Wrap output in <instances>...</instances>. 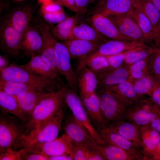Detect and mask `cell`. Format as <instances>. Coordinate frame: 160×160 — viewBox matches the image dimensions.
I'll list each match as a JSON object with an SVG mask.
<instances>
[{"label":"cell","mask_w":160,"mask_h":160,"mask_svg":"<svg viewBox=\"0 0 160 160\" xmlns=\"http://www.w3.org/2000/svg\"><path fill=\"white\" fill-rule=\"evenodd\" d=\"M66 85L60 90L50 92L36 106L30 120L26 124V129L21 143L30 141L39 132L42 127L54 117L66 104L64 95Z\"/></svg>","instance_id":"cell-1"},{"label":"cell","mask_w":160,"mask_h":160,"mask_svg":"<svg viewBox=\"0 0 160 160\" xmlns=\"http://www.w3.org/2000/svg\"><path fill=\"white\" fill-rule=\"evenodd\" d=\"M0 78L26 84L42 89L48 92L58 91L65 85L61 79L44 78L31 73L20 65L12 64L0 71Z\"/></svg>","instance_id":"cell-2"},{"label":"cell","mask_w":160,"mask_h":160,"mask_svg":"<svg viewBox=\"0 0 160 160\" xmlns=\"http://www.w3.org/2000/svg\"><path fill=\"white\" fill-rule=\"evenodd\" d=\"M27 122L9 113L0 114V154L15 149L24 135Z\"/></svg>","instance_id":"cell-3"},{"label":"cell","mask_w":160,"mask_h":160,"mask_svg":"<svg viewBox=\"0 0 160 160\" xmlns=\"http://www.w3.org/2000/svg\"><path fill=\"white\" fill-rule=\"evenodd\" d=\"M96 93L100 99L101 113L106 127L124 119L127 110L131 106L104 88L97 89Z\"/></svg>","instance_id":"cell-4"},{"label":"cell","mask_w":160,"mask_h":160,"mask_svg":"<svg viewBox=\"0 0 160 160\" xmlns=\"http://www.w3.org/2000/svg\"><path fill=\"white\" fill-rule=\"evenodd\" d=\"M68 87L66 88L64 93L65 104L76 119L84 127L96 143L100 145H105L89 119L80 97L77 93Z\"/></svg>","instance_id":"cell-5"},{"label":"cell","mask_w":160,"mask_h":160,"mask_svg":"<svg viewBox=\"0 0 160 160\" xmlns=\"http://www.w3.org/2000/svg\"><path fill=\"white\" fill-rule=\"evenodd\" d=\"M160 117V109L145 96L127 109L124 119L139 128Z\"/></svg>","instance_id":"cell-6"},{"label":"cell","mask_w":160,"mask_h":160,"mask_svg":"<svg viewBox=\"0 0 160 160\" xmlns=\"http://www.w3.org/2000/svg\"><path fill=\"white\" fill-rule=\"evenodd\" d=\"M72 147V140L65 133L59 138L47 142L22 143L19 145V148L41 153L49 157L63 155H70Z\"/></svg>","instance_id":"cell-7"},{"label":"cell","mask_w":160,"mask_h":160,"mask_svg":"<svg viewBox=\"0 0 160 160\" xmlns=\"http://www.w3.org/2000/svg\"><path fill=\"white\" fill-rule=\"evenodd\" d=\"M147 45H148L146 44L134 41L109 39L102 43L90 55L79 59L78 67L81 68L85 66L87 63L98 56H110Z\"/></svg>","instance_id":"cell-8"},{"label":"cell","mask_w":160,"mask_h":160,"mask_svg":"<svg viewBox=\"0 0 160 160\" xmlns=\"http://www.w3.org/2000/svg\"><path fill=\"white\" fill-rule=\"evenodd\" d=\"M0 48L5 55L17 57L21 50L23 36L6 19L1 23L0 29Z\"/></svg>","instance_id":"cell-9"},{"label":"cell","mask_w":160,"mask_h":160,"mask_svg":"<svg viewBox=\"0 0 160 160\" xmlns=\"http://www.w3.org/2000/svg\"><path fill=\"white\" fill-rule=\"evenodd\" d=\"M55 49L57 56V68L59 72L65 78L69 87L77 93L79 88L77 76L71 65V58L67 48L63 43L57 41Z\"/></svg>","instance_id":"cell-10"},{"label":"cell","mask_w":160,"mask_h":160,"mask_svg":"<svg viewBox=\"0 0 160 160\" xmlns=\"http://www.w3.org/2000/svg\"><path fill=\"white\" fill-rule=\"evenodd\" d=\"M108 17L122 34L133 41L148 44L137 23L130 13Z\"/></svg>","instance_id":"cell-11"},{"label":"cell","mask_w":160,"mask_h":160,"mask_svg":"<svg viewBox=\"0 0 160 160\" xmlns=\"http://www.w3.org/2000/svg\"><path fill=\"white\" fill-rule=\"evenodd\" d=\"M62 127L65 133L73 142L84 146L97 144L84 127L75 118L72 113L64 114Z\"/></svg>","instance_id":"cell-12"},{"label":"cell","mask_w":160,"mask_h":160,"mask_svg":"<svg viewBox=\"0 0 160 160\" xmlns=\"http://www.w3.org/2000/svg\"><path fill=\"white\" fill-rule=\"evenodd\" d=\"M36 26L43 40V44L39 54L50 66L59 72L57 68V56L55 49L57 40L51 34L47 25L40 22L38 23Z\"/></svg>","instance_id":"cell-13"},{"label":"cell","mask_w":160,"mask_h":160,"mask_svg":"<svg viewBox=\"0 0 160 160\" xmlns=\"http://www.w3.org/2000/svg\"><path fill=\"white\" fill-rule=\"evenodd\" d=\"M32 4L24 3L15 7L5 19L17 31L24 36L34 12Z\"/></svg>","instance_id":"cell-14"},{"label":"cell","mask_w":160,"mask_h":160,"mask_svg":"<svg viewBox=\"0 0 160 160\" xmlns=\"http://www.w3.org/2000/svg\"><path fill=\"white\" fill-rule=\"evenodd\" d=\"M64 114V108L48 121L33 138L28 142L21 143H21L47 142L57 138L62 127Z\"/></svg>","instance_id":"cell-15"},{"label":"cell","mask_w":160,"mask_h":160,"mask_svg":"<svg viewBox=\"0 0 160 160\" xmlns=\"http://www.w3.org/2000/svg\"><path fill=\"white\" fill-rule=\"evenodd\" d=\"M90 22L91 26L98 33L113 40L133 41L121 33L116 26L107 16L100 14H94Z\"/></svg>","instance_id":"cell-16"},{"label":"cell","mask_w":160,"mask_h":160,"mask_svg":"<svg viewBox=\"0 0 160 160\" xmlns=\"http://www.w3.org/2000/svg\"><path fill=\"white\" fill-rule=\"evenodd\" d=\"M132 7L131 0H102L97 3L92 13L107 17L129 14Z\"/></svg>","instance_id":"cell-17"},{"label":"cell","mask_w":160,"mask_h":160,"mask_svg":"<svg viewBox=\"0 0 160 160\" xmlns=\"http://www.w3.org/2000/svg\"><path fill=\"white\" fill-rule=\"evenodd\" d=\"M96 76L98 81L97 89L119 84L128 80L129 65L124 63L116 68H110Z\"/></svg>","instance_id":"cell-18"},{"label":"cell","mask_w":160,"mask_h":160,"mask_svg":"<svg viewBox=\"0 0 160 160\" xmlns=\"http://www.w3.org/2000/svg\"><path fill=\"white\" fill-rule=\"evenodd\" d=\"M77 81L80 98L87 99L96 93L98 81L95 74L86 66L78 69Z\"/></svg>","instance_id":"cell-19"},{"label":"cell","mask_w":160,"mask_h":160,"mask_svg":"<svg viewBox=\"0 0 160 160\" xmlns=\"http://www.w3.org/2000/svg\"><path fill=\"white\" fill-rule=\"evenodd\" d=\"M104 42L75 39L64 41L63 43L67 48L71 59H80L93 53Z\"/></svg>","instance_id":"cell-20"},{"label":"cell","mask_w":160,"mask_h":160,"mask_svg":"<svg viewBox=\"0 0 160 160\" xmlns=\"http://www.w3.org/2000/svg\"><path fill=\"white\" fill-rule=\"evenodd\" d=\"M97 148L105 160H139L145 159L143 151H130L115 146L106 144H97Z\"/></svg>","instance_id":"cell-21"},{"label":"cell","mask_w":160,"mask_h":160,"mask_svg":"<svg viewBox=\"0 0 160 160\" xmlns=\"http://www.w3.org/2000/svg\"><path fill=\"white\" fill-rule=\"evenodd\" d=\"M96 130L105 144L115 146L130 151H143V148L138 144L109 130L106 127L97 129Z\"/></svg>","instance_id":"cell-22"},{"label":"cell","mask_w":160,"mask_h":160,"mask_svg":"<svg viewBox=\"0 0 160 160\" xmlns=\"http://www.w3.org/2000/svg\"><path fill=\"white\" fill-rule=\"evenodd\" d=\"M50 93L44 90L29 91L13 96L24 114L30 119L38 104Z\"/></svg>","instance_id":"cell-23"},{"label":"cell","mask_w":160,"mask_h":160,"mask_svg":"<svg viewBox=\"0 0 160 160\" xmlns=\"http://www.w3.org/2000/svg\"><path fill=\"white\" fill-rule=\"evenodd\" d=\"M20 66L29 71L41 77L49 79H57L61 74L50 66L39 54L33 55L27 63Z\"/></svg>","instance_id":"cell-24"},{"label":"cell","mask_w":160,"mask_h":160,"mask_svg":"<svg viewBox=\"0 0 160 160\" xmlns=\"http://www.w3.org/2000/svg\"><path fill=\"white\" fill-rule=\"evenodd\" d=\"M130 14L137 23L147 41L148 44L154 47L159 43L158 36L151 21L139 9L133 5Z\"/></svg>","instance_id":"cell-25"},{"label":"cell","mask_w":160,"mask_h":160,"mask_svg":"<svg viewBox=\"0 0 160 160\" xmlns=\"http://www.w3.org/2000/svg\"><path fill=\"white\" fill-rule=\"evenodd\" d=\"M43 43L42 37L38 28L36 30L29 26L23 37L21 50L25 55L31 57L39 54Z\"/></svg>","instance_id":"cell-26"},{"label":"cell","mask_w":160,"mask_h":160,"mask_svg":"<svg viewBox=\"0 0 160 160\" xmlns=\"http://www.w3.org/2000/svg\"><path fill=\"white\" fill-rule=\"evenodd\" d=\"M106 127L109 130L136 143L143 149L140 138L139 127L131 122L123 119L109 124Z\"/></svg>","instance_id":"cell-27"},{"label":"cell","mask_w":160,"mask_h":160,"mask_svg":"<svg viewBox=\"0 0 160 160\" xmlns=\"http://www.w3.org/2000/svg\"><path fill=\"white\" fill-rule=\"evenodd\" d=\"M81 100L89 119L96 129L106 127L101 113L100 99L96 93L87 99Z\"/></svg>","instance_id":"cell-28"},{"label":"cell","mask_w":160,"mask_h":160,"mask_svg":"<svg viewBox=\"0 0 160 160\" xmlns=\"http://www.w3.org/2000/svg\"><path fill=\"white\" fill-rule=\"evenodd\" d=\"M102 88L114 93L130 106L145 97L138 95L135 90L133 83L128 80L119 84Z\"/></svg>","instance_id":"cell-29"},{"label":"cell","mask_w":160,"mask_h":160,"mask_svg":"<svg viewBox=\"0 0 160 160\" xmlns=\"http://www.w3.org/2000/svg\"><path fill=\"white\" fill-rule=\"evenodd\" d=\"M0 108L1 112L12 114L25 121L30 120L21 110L15 97L1 89Z\"/></svg>","instance_id":"cell-30"},{"label":"cell","mask_w":160,"mask_h":160,"mask_svg":"<svg viewBox=\"0 0 160 160\" xmlns=\"http://www.w3.org/2000/svg\"><path fill=\"white\" fill-rule=\"evenodd\" d=\"M80 14L78 13L68 16L64 20L57 24L53 29L55 38L63 41L69 40L73 28L79 21Z\"/></svg>","instance_id":"cell-31"},{"label":"cell","mask_w":160,"mask_h":160,"mask_svg":"<svg viewBox=\"0 0 160 160\" xmlns=\"http://www.w3.org/2000/svg\"><path fill=\"white\" fill-rule=\"evenodd\" d=\"M108 39L98 33L92 26L82 23L76 25L73 28L70 40L105 41L109 40Z\"/></svg>","instance_id":"cell-32"},{"label":"cell","mask_w":160,"mask_h":160,"mask_svg":"<svg viewBox=\"0 0 160 160\" xmlns=\"http://www.w3.org/2000/svg\"><path fill=\"white\" fill-rule=\"evenodd\" d=\"M133 5L140 9L148 17L157 33L160 28V12L151 1L131 0Z\"/></svg>","instance_id":"cell-33"},{"label":"cell","mask_w":160,"mask_h":160,"mask_svg":"<svg viewBox=\"0 0 160 160\" xmlns=\"http://www.w3.org/2000/svg\"><path fill=\"white\" fill-rule=\"evenodd\" d=\"M40 11L44 19L51 23L58 24L68 16L66 15L61 6L55 1L41 5Z\"/></svg>","instance_id":"cell-34"},{"label":"cell","mask_w":160,"mask_h":160,"mask_svg":"<svg viewBox=\"0 0 160 160\" xmlns=\"http://www.w3.org/2000/svg\"><path fill=\"white\" fill-rule=\"evenodd\" d=\"M139 132L143 151L153 150L160 140V133L152 128L149 124L140 127Z\"/></svg>","instance_id":"cell-35"},{"label":"cell","mask_w":160,"mask_h":160,"mask_svg":"<svg viewBox=\"0 0 160 160\" xmlns=\"http://www.w3.org/2000/svg\"><path fill=\"white\" fill-rule=\"evenodd\" d=\"M0 89L14 96L29 91H45L40 88L26 84L6 80L0 78Z\"/></svg>","instance_id":"cell-36"},{"label":"cell","mask_w":160,"mask_h":160,"mask_svg":"<svg viewBox=\"0 0 160 160\" xmlns=\"http://www.w3.org/2000/svg\"><path fill=\"white\" fill-rule=\"evenodd\" d=\"M148 57L147 75L154 79L160 77V44L153 47Z\"/></svg>","instance_id":"cell-37"},{"label":"cell","mask_w":160,"mask_h":160,"mask_svg":"<svg viewBox=\"0 0 160 160\" xmlns=\"http://www.w3.org/2000/svg\"><path fill=\"white\" fill-rule=\"evenodd\" d=\"M152 77L147 75L132 82L136 93L142 96H149L154 86L155 80Z\"/></svg>","instance_id":"cell-38"},{"label":"cell","mask_w":160,"mask_h":160,"mask_svg":"<svg viewBox=\"0 0 160 160\" xmlns=\"http://www.w3.org/2000/svg\"><path fill=\"white\" fill-rule=\"evenodd\" d=\"M153 49V47L148 45L135 49L127 55L124 63L127 65H130L145 59L151 54Z\"/></svg>","instance_id":"cell-39"},{"label":"cell","mask_w":160,"mask_h":160,"mask_svg":"<svg viewBox=\"0 0 160 160\" xmlns=\"http://www.w3.org/2000/svg\"><path fill=\"white\" fill-rule=\"evenodd\" d=\"M148 57L129 65L128 80L131 82L147 75V65Z\"/></svg>","instance_id":"cell-40"},{"label":"cell","mask_w":160,"mask_h":160,"mask_svg":"<svg viewBox=\"0 0 160 160\" xmlns=\"http://www.w3.org/2000/svg\"><path fill=\"white\" fill-rule=\"evenodd\" d=\"M96 76L110 68L107 57L104 56L96 57L85 65Z\"/></svg>","instance_id":"cell-41"},{"label":"cell","mask_w":160,"mask_h":160,"mask_svg":"<svg viewBox=\"0 0 160 160\" xmlns=\"http://www.w3.org/2000/svg\"><path fill=\"white\" fill-rule=\"evenodd\" d=\"M72 141L70 156L72 160H87V147Z\"/></svg>","instance_id":"cell-42"},{"label":"cell","mask_w":160,"mask_h":160,"mask_svg":"<svg viewBox=\"0 0 160 160\" xmlns=\"http://www.w3.org/2000/svg\"><path fill=\"white\" fill-rule=\"evenodd\" d=\"M134 49L126 51L117 54L106 57L109 64L110 68H115L121 66L124 63L127 55Z\"/></svg>","instance_id":"cell-43"},{"label":"cell","mask_w":160,"mask_h":160,"mask_svg":"<svg viewBox=\"0 0 160 160\" xmlns=\"http://www.w3.org/2000/svg\"><path fill=\"white\" fill-rule=\"evenodd\" d=\"M23 149L18 151L9 149L0 154V160H21Z\"/></svg>","instance_id":"cell-44"},{"label":"cell","mask_w":160,"mask_h":160,"mask_svg":"<svg viewBox=\"0 0 160 160\" xmlns=\"http://www.w3.org/2000/svg\"><path fill=\"white\" fill-rule=\"evenodd\" d=\"M149 97L154 104L160 109V77L155 79Z\"/></svg>","instance_id":"cell-45"},{"label":"cell","mask_w":160,"mask_h":160,"mask_svg":"<svg viewBox=\"0 0 160 160\" xmlns=\"http://www.w3.org/2000/svg\"><path fill=\"white\" fill-rule=\"evenodd\" d=\"M23 149L21 160H48L49 157L41 153L29 151Z\"/></svg>","instance_id":"cell-46"},{"label":"cell","mask_w":160,"mask_h":160,"mask_svg":"<svg viewBox=\"0 0 160 160\" xmlns=\"http://www.w3.org/2000/svg\"><path fill=\"white\" fill-rule=\"evenodd\" d=\"M97 144L87 147V160H105L97 148Z\"/></svg>","instance_id":"cell-47"},{"label":"cell","mask_w":160,"mask_h":160,"mask_svg":"<svg viewBox=\"0 0 160 160\" xmlns=\"http://www.w3.org/2000/svg\"><path fill=\"white\" fill-rule=\"evenodd\" d=\"M54 1L61 6L64 7L71 11L76 13L78 12L74 0H55Z\"/></svg>","instance_id":"cell-48"},{"label":"cell","mask_w":160,"mask_h":160,"mask_svg":"<svg viewBox=\"0 0 160 160\" xmlns=\"http://www.w3.org/2000/svg\"><path fill=\"white\" fill-rule=\"evenodd\" d=\"M145 156V160H152L156 156H160V140L156 147L153 150L144 152Z\"/></svg>","instance_id":"cell-49"},{"label":"cell","mask_w":160,"mask_h":160,"mask_svg":"<svg viewBox=\"0 0 160 160\" xmlns=\"http://www.w3.org/2000/svg\"><path fill=\"white\" fill-rule=\"evenodd\" d=\"M90 0H74L78 9V13L81 15L86 11Z\"/></svg>","instance_id":"cell-50"},{"label":"cell","mask_w":160,"mask_h":160,"mask_svg":"<svg viewBox=\"0 0 160 160\" xmlns=\"http://www.w3.org/2000/svg\"><path fill=\"white\" fill-rule=\"evenodd\" d=\"M7 56L0 55V71H1L9 66V61Z\"/></svg>","instance_id":"cell-51"},{"label":"cell","mask_w":160,"mask_h":160,"mask_svg":"<svg viewBox=\"0 0 160 160\" xmlns=\"http://www.w3.org/2000/svg\"><path fill=\"white\" fill-rule=\"evenodd\" d=\"M149 124L152 128L160 133V117L156 119Z\"/></svg>","instance_id":"cell-52"},{"label":"cell","mask_w":160,"mask_h":160,"mask_svg":"<svg viewBox=\"0 0 160 160\" xmlns=\"http://www.w3.org/2000/svg\"><path fill=\"white\" fill-rule=\"evenodd\" d=\"M48 160H72V159L70 155H63L49 157Z\"/></svg>","instance_id":"cell-53"},{"label":"cell","mask_w":160,"mask_h":160,"mask_svg":"<svg viewBox=\"0 0 160 160\" xmlns=\"http://www.w3.org/2000/svg\"><path fill=\"white\" fill-rule=\"evenodd\" d=\"M151 1L160 12V0H152Z\"/></svg>","instance_id":"cell-54"},{"label":"cell","mask_w":160,"mask_h":160,"mask_svg":"<svg viewBox=\"0 0 160 160\" xmlns=\"http://www.w3.org/2000/svg\"><path fill=\"white\" fill-rule=\"evenodd\" d=\"M53 1L54 0H38L39 3L41 5L47 4Z\"/></svg>","instance_id":"cell-55"},{"label":"cell","mask_w":160,"mask_h":160,"mask_svg":"<svg viewBox=\"0 0 160 160\" xmlns=\"http://www.w3.org/2000/svg\"><path fill=\"white\" fill-rule=\"evenodd\" d=\"M158 38L159 40V44H160V28L158 33Z\"/></svg>","instance_id":"cell-56"},{"label":"cell","mask_w":160,"mask_h":160,"mask_svg":"<svg viewBox=\"0 0 160 160\" xmlns=\"http://www.w3.org/2000/svg\"><path fill=\"white\" fill-rule=\"evenodd\" d=\"M152 160H160V156H156L153 158Z\"/></svg>","instance_id":"cell-57"},{"label":"cell","mask_w":160,"mask_h":160,"mask_svg":"<svg viewBox=\"0 0 160 160\" xmlns=\"http://www.w3.org/2000/svg\"><path fill=\"white\" fill-rule=\"evenodd\" d=\"M95 0L97 2V3L102 0Z\"/></svg>","instance_id":"cell-58"},{"label":"cell","mask_w":160,"mask_h":160,"mask_svg":"<svg viewBox=\"0 0 160 160\" xmlns=\"http://www.w3.org/2000/svg\"><path fill=\"white\" fill-rule=\"evenodd\" d=\"M16 1H23V0H15Z\"/></svg>","instance_id":"cell-59"},{"label":"cell","mask_w":160,"mask_h":160,"mask_svg":"<svg viewBox=\"0 0 160 160\" xmlns=\"http://www.w3.org/2000/svg\"><path fill=\"white\" fill-rule=\"evenodd\" d=\"M146 0L149 1H152V0Z\"/></svg>","instance_id":"cell-60"}]
</instances>
